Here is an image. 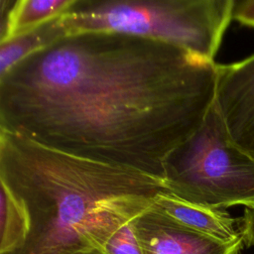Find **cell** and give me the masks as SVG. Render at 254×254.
<instances>
[{
	"mask_svg": "<svg viewBox=\"0 0 254 254\" xmlns=\"http://www.w3.org/2000/svg\"><path fill=\"white\" fill-rule=\"evenodd\" d=\"M216 63L153 39L65 36L0 76V129L165 180L215 102Z\"/></svg>",
	"mask_w": 254,
	"mask_h": 254,
	"instance_id": "6da1fadb",
	"label": "cell"
},
{
	"mask_svg": "<svg viewBox=\"0 0 254 254\" xmlns=\"http://www.w3.org/2000/svg\"><path fill=\"white\" fill-rule=\"evenodd\" d=\"M0 183L23 204L29 232L9 254L104 249L169 190L166 180L53 149L0 129Z\"/></svg>",
	"mask_w": 254,
	"mask_h": 254,
	"instance_id": "7a4b0ae2",
	"label": "cell"
},
{
	"mask_svg": "<svg viewBox=\"0 0 254 254\" xmlns=\"http://www.w3.org/2000/svg\"><path fill=\"white\" fill-rule=\"evenodd\" d=\"M233 6L234 0H74L61 17L67 36L127 34L170 44L215 63Z\"/></svg>",
	"mask_w": 254,
	"mask_h": 254,
	"instance_id": "3957f363",
	"label": "cell"
},
{
	"mask_svg": "<svg viewBox=\"0 0 254 254\" xmlns=\"http://www.w3.org/2000/svg\"><path fill=\"white\" fill-rule=\"evenodd\" d=\"M169 190L215 208L254 207V158L230 139L215 104L165 165Z\"/></svg>",
	"mask_w": 254,
	"mask_h": 254,
	"instance_id": "277c9868",
	"label": "cell"
},
{
	"mask_svg": "<svg viewBox=\"0 0 254 254\" xmlns=\"http://www.w3.org/2000/svg\"><path fill=\"white\" fill-rule=\"evenodd\" d=\"M215 107L232 142L254 158V55L216 64Z\"/></svg>",
	"mask_w": 254,
	"mask_h": 254,
	"instance_id": "5b68a950",
	"label": "cell"
},
{
	"mask_svg": "<svg viewBox=\"0 0 254 254\" xmlns=\"http://www.w3.org/2000/svg\"><path fill=\"white\" fill-rule=\"evenodd\" d=\"M143 254H240L242 237L220 241L190 230L153 207L131 221Z\"/></svg>",
	"mask_w": 254,
	"mask_h": 254,
	"instance_id": "8992f818",
	"label": "cell"
},
{
	"mask_svg": "<svg viewBox=\"0 0 254 254\" xmlns=\"http://www.w3.org/2000/svg\"><path fill=\"white\" fill-rule=\"evenodd\" d=\"M152 207L178 224L199 234L224 242L241 238L240 218L232 217L225 209L186 199L170 190L158 193Z\"/></svg>",
	"mask_w": 254,
	"mask_h": 254,
	"instance_id": "52a82bcc",
	"label": "cell"
},
{
	"mask_svg": "<svg viewBox=\"0 0 254 254\" xmlns=\"http://www.w3.org/2000/svg\"><path fill=\"white\" fill-rule=\"evenodd\" d=\"M74 0H17L1 25L0 43L28 33L63 14Z\"/></svg>",
	"mask_w": 254,
	"mask_h": 254,
	"instance_id": "ba28073f",
	"label": "cell"
},
{
	"mask_svg": "<svg viewBox=\"0 0 254 254\" xmlns=\"http://www.w3.org/2000/svg\"><path fill=\"white\" fill-rule=\"evenodd\" d=\"M61 15L28 33L0 43V76L30 55L67 36Z\"/></svg>",
	"mask_w": 254,
	"mask_h": 254,
	"instance_id": "9c48e42d",
	"label": "cell"
},
{
	"mask_svg": "<svg viewBox=\"0 0 254 254\" xmlns=\"http://www.w3.org/2000/svg\"><path fill=\"white\" fill-rule=\"evenodd\" d=\"M0 185V254H9L26 241L29 218L23 204L3 184Z\"/></svg>",
	"mask_w": 254,
	"mask_h": 254,
	"instance_id": "30bf717a",
	"label": "cell"
},
{
	"mask_svg": "<svg viewBox=\"0 0 254 254\" xmlns=\"http://www.w3.org/2000/svg\"><path fill=\"white\" fill-rule=\"evenodd\" d=\"M108 254H143L131 222L118 229L105 244Z\"/></svg>",
	"mask_w": 254,
	"mask_h": 254,
	"instance_id": "8fae6325",
	"label": "cell"
},
{
	"mask_svg": "<svg viewBox=\"0 0 254 254\" xmlns=\"http://www.w3.org/2000/svg\"><path fill=\"white\" fill-rule=\"evenodd\" d=\"M232 19L243 26L254 28V0H234Z\"/></svg>",
	"mask_w": 254,
	"mask_h": 254,
	"instance_id": "7c38bea8",
	"label": "cell"
},
{
	"mask_svg": "<svg viewBox=\"0 0 254 254\" xmlns=\"http://www.w3.org/2000/svg\"><path fill=\"white\" fill-rule=\"evenodd\" d=\"M239 229L244 247L254 246V207L244 209L243 216L240 217Z\"/></svg>",
	"mask_w": 254,
	"mask_h": 254,
	"instance_id": "4fadbf2b",
	"label": "cell"
},
{
	"mask_svg": "<svg viewBox=\"0 0 254 254\" xmlns=\"http://www.w3.org/2000/svg\"><path fill=\"white\" fill-rule=\"evenodd\" d=\"M72 254H108L104 249H87L82 251H77Z\"/></svg>",
	"mask_w": 254,
	"mask_h": 254,
	"instance_id": "5bb4252c",
	"label": "cell"
}]
</instances>
